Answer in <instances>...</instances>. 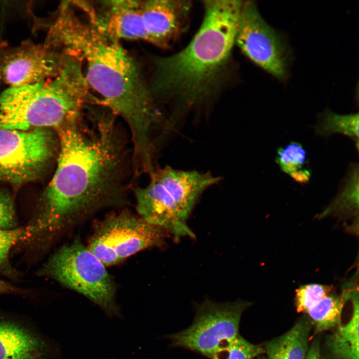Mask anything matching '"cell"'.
<instances>
[{
	"label": "cell",
	"instance_id": "cell-1",
	"mask_svg": "<svg viewBox=\"0 0 359 359\" xmlns=\"http://www.w3.org/2000/svg\"><path fill=\"white\" fill-rule=\"evenodd\" d=\"M81 116L57 129V168L24 227L29 243H48L77 219L121 200L125 155L113 118L98 116L91 126Z\"/></svg>",
	"mask_w": 359,
	"mask_h": 359
},
{
	"label": "cell",
	"instance_id": "cell-2",
	"mask_svg": "<svg viewBox=\"0 0 359 359\" xmlns=\"http://www.w3.org/2000/svg\"><path fill=\"white\" fill-rule=\"evenodd\" d=\"M50 43L85 64L86 81L100 96V103L126 121L135 146L148 145L159 113L139 68L120 40L76 0L61 5L51 27Z\"/></svg>",
	"mask_w": 359,
	"mask_h": 359
},
{
	"label": "cell",
	"instance_id": "cell-3",
	"mask_svg": "<svg viewBox=\"0 0 359 359\" xmlns=\"http://www.w3.org/2000/svg\"><path fill=\"white\" fill-rule=\"evenodd\" d=\"M243 2L203 1L202 23L187 46L173 55L153 59L149 88L154 99H176L188 107L208 96L230 56Z\"/></svg>",
	"mask_w": 359,
	"mask_h": 359
},
{
	"label": "cell",
	"instance_id": "cell-4",
	"mask_svg": "<svg viewBox=\"0 0 359 359\" xmlns=\"http://www.w3.org/2000/svg\"><path fill=\"white\" fill-rule=\"evenodd\" d=\"M81 62L67 56L57 75L33 84L8 87L0 94V129H57L82 114L94 101Z\"/></svg>",
	"mask_w": 359,
	"mask_h": 359
},
{
	"label": "cell",
	"instance_id": "cell-5",
	"mask_svg": "<svg viewBox=\"0 0 359 359\" xmlns=\"http://www.w3.org/2000/svg\"><path fill=\"white\" fill-rule=\"evenodd\" d=\"M39 274L85 296L108 317L122 318L111 276L102 262L79 239L63 245L53 253Z\"/></svg>",
	"mask_w": 359,
	"mask_h": 359
},
{
	"label": "cell",
	"instance_id": "cell-6",
	"mask_svg": "<svg viewBox=\"0 0 359 359\" xmlns=\"http://www.w3.org/2000/svg\"><path fill=\"white\" fill-rule=\"evenodd\" d=\"M170 236L162 228L128 212L98 223L87 247L105 265H113L142 250L161 247Z\"/></svg>",
	"mask_w": 359,
	"mask_h": 359
},
{
	"label": "cell",
	"instance_id": "cell-7",
	"mask_svg": "<svg viewBox=\"0 0 359 359\" xmlns=\"http://www.w3.org/2000/svg\"><path fill=\"white\" fill-rule=\"evenodd\" d=\"M250 305L242 300L217 303L206 299L196 307L189 327L166 337L173 347L185 348L210 359L221 345L239 335L241 315Z\"/></svg>",
	"mask_w": 359,
	"mask_h": 359
},
{
	"label": "cell",
	"instance_id": "cell-8",
	"mask_svg": "<svg viewBox=\"0 0 359 359\" xmlns=\"http://www.w3.org/2000/svg\"><path fill=\"white\" fill-rule=\"evenodd\" d=\"M235 43L259 67L278 80H286L291 49L283 34L262 18L253 1L243 2Z\"/></svg>",
	"mask_w": 359,
	"mask_h": 359
},
{
	"label": "cell",
	"instance_id": "cell-9",
	"mask_svg": "<svg viewBox=\"0 0 359 359\" xmlns=\"http://www.w3.org/2000/svg\"><path fill=\"white\" fill-rule=\"evenodd\" d=\"M54 146L47 129H0V181L20 184L36 179L53 156Z\"/></svg>",
	"mask_w": 359,
	"mask_h": 359
},
{
	"label": "cell",
	"instance_id": "cell-10",
	"mask_svg": "<svg viewBox=\"0 0 359 359\" xmlns=\"http://www.w3.org/2000/svg\"><path fill=\"white\" fill-rule=\"evenodd\" d=\"M0 359H61L60 348L31 320L0 310Z\"/></svg>",
	"mask_w": 359,
	"mask_h": 359
},
{
	"label": "cell",
	"instance_id": "cell-11",
	"mask_svg": "<svg viewBox=\"0 0 359 359\" xmlns=\"http://www.w3.org/2000/svg\"><path fill=\"white\" fill-rule=\"evenodd\" d=\"M65 57L64 53L50 48L26 46L0 64V77L9 87L42 82L58 74Z\"/></svg>",
	"mask_w": 359,
	"mask_h": 359
},
{
	"label": "cell",
	"instance_id": "cell-12",
	"mask_svg": "<svg viewBox=\"0 0 359 359\" xmlns=\"http://www.w3.org/2000/svg\"><path fill=\"white\" fill-rule=\"evenodd\" d=\"M149 184L135 189L136 208L139 217L163 228L175 241L183 237L194 238L187 219L180 212L163 184L152 174Z\"/></svg>",
	"mask_w": 359,
	"mask_h": 359
},
{
	"label": "cell",
	"instance_id": "cell-13",
	"mask_svg": "<svg viewBox=\"0 0 359 359\" xmlns=\"http://www.w3.org/2000/svg\"><path fill=\"white\" fill-rule=\"evenodd\" d=\"M191 5L184 0H140L147 41L168 47L186 28Z\"/></svg>",
	"mask_w": 359,
	"mask_h": 359
},
{
	"label": "cell",
	"instance_id": "cell-14",
	"mask_svg": "<svg viewBox=\"0 0 359 359\" xmlns=\"http://www.w3.org/2000/svg\"><path fill=\"white\" fill-rule=\"evenodd\" d=\"M86 4L98 24L116 39L147 41L140 0L87 1Z\"/></svg>",
	"mask_w": 359,
	"mask_h": 359
},
{
	"label": "cell",
	"instance_id": "cell-15",
	"mask_svg": "<svg viewBox=\"0 0 359 359\" xmlns=\"http://www.w3.org/2000/svg\"><path fill=\"white\" fill-rule=\"evenodd\" d=\"M150 174L163 184L187 219L204 191L220 180L219 177L209 172L177 170L169 166Z\"/></svg>",
	"mask_w": 359,
	"mask_h": 359
},
{
	"label": "cell",
	"instance_id": "cell-16",
	"mask_svg": "<svg viewBox=\"0 0 359 359\" xmlns=\"http://www.w3.org/2000/svg\"><path fill=\"white\" fill-rule=\"evenodd\" d=\"M311 322L303 319L283 335L264 346L267 359H306L309 349Z\"/></svg>",
	"mask_w": 359,
	"mask_h": 359
},
{
	"label": "cell",
	"instance_id": "cell-17",
	"mask_svg": "<svg viewBox=\"0 0 359 359\" xmlns=\"http://www.w3.org/2000/svg\"><path fill=\"white\" fill-rule=\"evenodd\" d=\"M351 298L353 309L346 323L338 325L337 331L327 340V347L332 359H359L358 292L353 290Z\"/></svg>",
	"mask_w": 359,
	"mask_h": 359
},
{
	"label": "cell",
	"instance_id": "cell-18",
	"mask_svg": "<svg viewBox=\"0 0 359 359\" xmlns=\"http://www.w3.org/2000/svg\"><path fill=\"white\" fill-rule=\"evenodd\" d=\"M351 291L347 290L340 296L329 294L307 312L316 333L328 330L341 323L343 307Z\"/></svg>",
	"mask_w": 359,
	"mask_h": 359
},
{
	"label": "cell",
	"instance_id": "cell-19",
	"mask_svg": "<svg viewBox=\"0 0 359 359\" xmlns=\"http://www.w3.org/2000/svg\"><path fill=\"white\" fill-rule=\"evenodd\" d=\"M317 135L327 137L336 133L342 134L352 140L359 151V114H337L328 109L318 116L315 127Z\"/></svg>",
	"mask_w": 359,
	"mask_h": 359
},
{
	"label": "cell",
	"instance_id": "cell-20",
	"mask_svg": "<svg viewBox=\"0 0 359 359\" xmlns=\"http://www.w3.org/2000/svg\"><path fill=\"white\" fill-rule=\"evenodd\" d=\"M359 166L352 164L344 179L339 194L324 212H343L358 210L359 206Z\"/></svg>",
	"mask_w": 359,
	"mask_h": 359
},
{
	"label": "cell",
	"instance_id": "cell-21",
	"mask_svg": "<svg viewBox=\"0 0 359 359\" xmlns=\"http://www.w3.org/2000/svg\"><path fill=\"white\" fill-rule=\"evenodd\" d=\"M263 354L264 346L250 343L239 334L221 345L210 359H255Z\"/></svg>",
	"mask_w": 359,
	"mask_h": 359
},
{
	"label": "cell",
	"instance_id": "cell-22",
	"mask_svg": "<svg viewBox=\"0 0 359 359\" xmlns=\"http://www.w3.org/2000/svg\"><path fill=\"white\" fill-rule=\"evenodd\" d=\"M306 161V151L298 142H291L277 149L275 162L281 171L287 174L302 169Z\"/></svg>",
	"mask_w": 359,
	"mask_h": 359
},
{
	"label": "cell",
	"instance_id": "cell-23",
	"mask_svg": "<svg viewBox=\"0 0 359 359\" xmlns=\"http://www.w3.org/2000/svg\"><path fill=\"white\" fill-rule=\"evenodd\" d=\"M24 227L12 229H0V274L10 278L17 276V273L9 260L10 249L17 242L21 241Z\"/></svg>",
	"mask_w": 359,
	"mask_h": 359
},
{
	"label": "cell",
	"instance_id": "cell-24",
	"mask_svg": "<svg viewBox=\"0 0 359 359\" xmlns=\"http://www.w3.org/2000/svg\"><path fill=\"white\" fill-rule=\"evenodd\" d=\"M331 286L320 284L302 285L295 291V305L298 312L307 313L319 301L330 294Z\"/></svg>",
	"mask_w": 359,
	"mask_h": 359
},
{
	"label": "cell",
	"instance_id": "cell-25",
	"mask_svg": "<svg viewBox=\"0 0 359 359\" xmlns=\"http://www.w3.org/2000/svg\"><path fill=\"white\" fill-rule=\"evenodd\" d=\"M17 219L11 196L8 192L0 190V229L17 228Z\"/></svg>",
	"mask_w": 359,
	"mask_h": 359
},
{
	"label": "cell",
	"instance_id": "cell-26",
	"mask_svg": "<svg viewBox=\"0 0 359 359\" xmlns=\"http://www.w3.org/2000/svg\"><path fill=\"white\" fill-rule=\"evenodd\" d=\"M289 175L295 181L303 184L306 183L309 181L311 176V173L308 169L302 168L291 173Z\"/></svg>",
	"mask_w": 359,
	"mask_h": 359
},
{
	"label": "cell",
	"instance_id": "cell-27",
	"mask_svg": "<svg viewBox=\"0 0 359 359\" xmlns=\"http://www.w3.org/2000/svg\"><path fill=\"white\" fill-rule=\"evenodd\" d=\"M27 291L12 285V284L0 280V294H16L24 295Z\"/></svg>",
	"mask_w": 359,
	"mask_h": 359
},
{
	"label": "cell",
	"instance_id": "cell-28",
	"mask_svg": "<svg viewBox=\"0 0 359 359\" xmlns=\"http://www.w3.org/2000/svg\"><path fill=\"white\" fill-rule=\"evenodd\" d=\"M306 359H322L321 354L320 343L315 339L309 348Z\"/></svg>",
	"mask_w": 359,
	"mask_h": 359
},
{
	"label": "cell",
	"instance_id": "cell-29",
	"mask_svg": "<svg viewBox=\"0 0 359 359\" xmlns=\"http://www.w3.org/2000/svg\"></svg>",
	"mask_w": 359,
	"mask_h": 359
},
{
	"label": "cell",
	"instance_id": "cell-30",
	"mask_svg": "<svg viewBox=\"0 0 359 359\" xmlns=\"http://www.w3.org/2000/svg\"><path fill=\"white\" fill-rule=\"evenodd\" d=\"M263 359H267L266 358H264Z\"/></svg>",
	"mask_w": 359,
	"mask_h": 359
}]
</instances>
